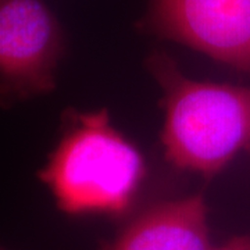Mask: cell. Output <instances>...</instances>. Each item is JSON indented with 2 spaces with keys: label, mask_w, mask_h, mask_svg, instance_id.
Segmentation results:
<instances>
[{
  "label": "cell",
  "mask_w": 250,
  "mask_h": 250,
  "mask_svg": "<svg viewBox=\"0 0 250 250\" xmlns=\"http://www.w3.org/2000/svg\"><path fill=\"white\" fill-rule=\"evenodd\" d=\"M213 250H250V236H238L233 238L225 245Z\"/></svg>",
  "instance_id": "6"
},
{
  "label": "cell",
  "mask_w": 250,
  "mask_h": 250,
  "mask_svg": "<svg viewBox=\"0 0 250 250\" xmlns=\"http://www.w3.org/2000/svg\"><path fill=\"white\" fill-rule=\"evenodd\" d=\"M67 126L39 179L67 214L124 211L145 174L141 153L106 110L67 114Z\"/></svg>",
  "instance_id": "2"
},
{
  "label": "cell",
  "mask_w": 250,
  "mask_h": 250,
  "mask_svg": "<svg viewBox=\"0 0 250 250\" xmlns=\"http://www.w3.org/2000/svg\"><path fill=\"white\" fill-rule=\"evenodd\" d=\"M0 250H3V249H1V248H0Z\"/></svg>",
  "instance_id": "7"
},
{
  "label": "cell",
  "mask_w": 250,
  "mask_h": 250,
  "mask_svg": "<svg viewBox=\"0 0 250 250\" xmlns=\"http://www.w3.org/2000/svg\"><path fill=\"white\" fill-rule=\"evenodd\" d=\"M64 50L62 25L43 0H0V107L52 92Z\"/></svg>",
  "instance_id": "3"
},
{
  "label": "cell",
  "mask_w": 250,
  "mask_h": 250,
  "mask_svg": "<svg viewBox=\"0 0 250 250\" xmlns=\"http://www.w3.org/2000/svg\"><path fill=\"white\" fill-rule=\"evenodd\" d=\"M143 24L250 74V0H150Z\"/></svg>",
  "instance_id": "4"
},
{
  "label": "cell",
  "mask_w": 250,
  "mask_h": 250,
  "mask_svg": "<svg viewBox=\"0 0 250 250\" xmlns=\"http://www.w3.org/2000/svg\"><path fill=\"white\" fill-rule=\"evenodd\" d=\"M146 65L164 92L161 136L174 166L214 174L250 146V88L189 80L160 50Z\"/></svg>",
  "instance_id": "1"
},
{
  "label": "cell",
  "mask_w": 250,
  "mask_h": 250,
  "mask_svg": "<svg viewBox=\"0 0 250 250\" xmlns=\"http://www.w3.org/2000/svg\"><path fill=\"white\" fill-rule=\"evenodd\" d=\"M107 250H213L203 195L153 206L136 217Z\"/></svg>",
  "instance_id": "5"
}]
</instances>
